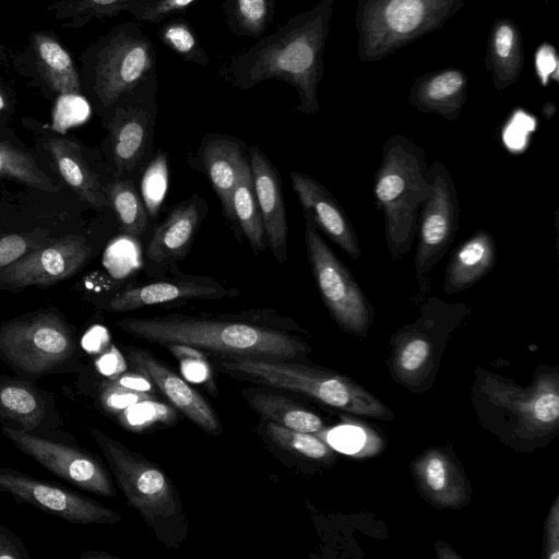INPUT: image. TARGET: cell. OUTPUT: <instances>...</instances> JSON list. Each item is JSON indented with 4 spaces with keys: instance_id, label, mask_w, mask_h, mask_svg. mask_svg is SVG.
I'll return each mask as SVG.
<instances>
[{
    "instance_id": "obj_17",
    "label": "cell",
    "mask_w": 559,
    "mask_h": 559,
    "mask_svg": "<svg viewBox=\"0 0 559 559\" xmlns=\"http://www.w3.org/2000/svg\"><path fill=\"white\" fill-rule=\"evenodd\" d=\"M205 209L206 204L198 194L170 209L155 227L145 248L144 269L147 274L163 273L188 255Z\"/></svg>"
},
{
    "instance_id": "obj_9",
    "label": "cell",
    "mask_w": 559,
    "mask_h": 559,
    "mask_svg": "<svg viewBox=\"0 0 559 559\" xmlns=\"http://www.w3.org/2000/svg\"><path fill=\"white\" fill-rule=\"evenodd\" d=\"M433 191L424 203L416 235V277L423 281L444 257L459 228L460 203L454 180L439 160L429 165Z\"/></svg>"
},
{
    "instance_id": "obj_37",
    "label": "cell",
    "mask_w": 559,
    "mask_h": 559,
    "mask_svg": "<svg viewBox=\"0 0 559 559\" xmlns=\"http://www.w3.org/2000/svg\"><path fill=\"white\" fill-rule=\"evenodd\" d=\"M90 112L88 103L83 94H61L57 97L53 110V123L60 129L80 123Z\"/></svg>"
},
{
    "instance_id": "obj_41",
    "label": "cell",
    "mask_w": 559,
    "mask_h": 559,
    "mask_svg": "<svg viewBox=\"0 0 559 559\" xmlns=\"http://www.w3.org/2000/svg\"><path fill=\"white\" fill-rule=\"evenodd\" d=\"M545 550L548 559L559 558V500L556 499L545 527Z\"/></svg>"
},
{
    "instance_id": "obj_29",
    "label": "cell",
    "mask_w": 559,
    "mask_h": 559,
    "mask_svg": "<svg viewBox=\"0 0 559 559\" xmlns=\"http://www.w3.org/2000/svg\"><path fill=\"white\" fill-rule=\"evenodd\" d=\"M275 14L274 0H224L223 15L237 36L261 38Z\"/></svg>"
},
{
    "instance_id": "obj_38",
    "label": "cell",
    "mask_w": 559,
    "mask_h": 559,
    "mask_svg": "<svg viewBox=\"0 0 559 559\" xmlns=\"http://www.w3.org/2000/svg\"><path fill=\"white\" fill-rule=\"evenodd\" d=\"M198 0H152V2L139 10L132 16L142 22L158 24L174 15L187 11Z\"/></svg>"
},
{
    "instance_id": "obj_40",
    "label": "cell",
    "mask_w": 559,
    "mask_h": 559,
    "mask_svg": "<svg viewBox=\"0 0 559 559\" xmlns=\"http://www.w3.org/2000/svg\"><path fill=\"white\" fill-rule=\"evenodd\" d=\"M32 242L21 235H8L0 239V269L4 267L31 249Z\"/></svg>"
},
{
    "instance_id": "obj_18",
    "label": "cell",
    "mask_w": 559,
    "mask_h": 559,
    "mask_svg": "<svg viewBox=\"0 0 559 559\" xmlns=\"http://www.w3.org/2000/svg\"><path fill=\"white\" fill-rule=\"evenodd\" d=\"M289 176L305 216L352 259L357 260L361 254L358 238L333 194L307 174L292 171Z\"/></svg>"
},
{
    "instance_id": "obj_25",
    "label": "cell",
    "mask_w": 559,
    "mask_h": 559,
    "mask_svg": "<svg viewBox=\"0 0 559 559\" xmlns=\"http://www.w3.org/2000/svg\"><path fill=\"white\" fill-rule=\"evenodd\" d=\"M45 147L64 181L87 203L102 207L108 203L97 177L84 160L80 146L68 139H49Z\"/></svg>"
},
{
    "instance_id": "obj_45",
    "label": "cell",
    "mask_w": 559,
    "mask_h": 559,
    "mask_svg": "<svg viewBox=\"0 0 559 559\" xmlns=\"http://www.w3.org/2000/svg\"><path fill=\"white\" fill-rule=\"evenodd\" d=\"M536 66L543 83L545 84L549 74L555 71L557 66L554 52L549 47L539 49L536 56Z\"/></svg>"
},
{
    "instance_id": "obj_21",
    "label": "cell",
    "mask_w": 559,
    "mask_h": 559,
    "mask_svg": "<svg viewBox=\"0 0 559 559\" xmlns=\"http://www.w3.org/2000/svg\"><path fill=\"white\" fill-rule=\"evenodd\" d=\"M425 497L439 508H461L469 500L467 479L454 457L442 449H430L413 466Z\"/></svg>"
},
{
    "instance_id": "obj_26",
    "label": "cell",
    "mask_w": 559,
    "mask_h": 559,
    "mask_svg": "<svg viewBox=\"0 0 559 559\" xmlns=\"http://www.w3.org/2000/svg\"><path fill=\"white\" fill-rule=\"evenodd\" d=\"M152 0H56L47 7L55 20H63L62 28H81L92 20H105L128 12L131 15Z\"/></svg>"
},
{
    "instance_id": "obj_33",
    "label": "cell",
    "mask_w": 559,
    "mask_h": 559,
    "mask_svg": "<svg viewBox=\"0 0 559 559\" xmlns=\"http://www.w3.org/2000/svg\"><path fill=\"white\" fill-rule=\"evenodd\" d=\"M265 430L274 443L307 459L324 460L332 454L330 447L310 432L293 430L271 420Z\"/></svg>"
},
{
    "instance_id": "obj_24",
    "label": "cell",
    "mask_w": 559,
    "mask_h": 559,
    "mask_svg": "<svg viewBox=\"0 0 559 559\" xmlns=\"http://www.w3.org/2000/svg\"><path fill=\"white\" fill-rule=\"evenodd\" d=\"M48 412V402L37 388L17 378L0 376V419L32 432L43 426Z\"/></svg>"
},
{
    "instance_id": "obj_35",
    "label": "cell",
    "mask_w": 559,
    "mask_h": 559,
    "mask_svg": "<svg viewBox=\"0 0 559 559\" xmlns=\"http://www.w3.org/2000/svg\"><path fill=\"white\" fill-rule=\"evenodd\" d=\"M154 395L148 391L136 390L121 385L112 380H106L99 386V401L104 408L119 413L141 402L152 401Z\"/></svg>"
},
{
    "instance_id": "obj_19",
    "label": "cell",
    "mask_w": 559,
    "mask_h": 559,
    "mask_svg": "<svg viewBox=\"0 0 559 559\" xmlns=\"http://www.w3.org/2000/svg\"><path fill=\"white\" fill-rule=\"evenodd\" d=\"M128 357L131 364L195 425L211 433L221 431V424L213 408L181 377L168 369L150 353L140 348L130 349Z\"/></svg>"
},
{
    "instance_id": "obj_7",
    "label": "cell",
    "mask_w": 559,
    "mask_h": 559,
    "mask_svg": "<svg viewBox=\"0 0 559 559\" xmlns=\"http://www.w3.org/2000/svg\"><path fill=\"white\" fill-rule=\"evenodd\" d=\"M306 219L308 261L319 294L331 316L345 332L362 335L373 318V308L359 284L321 237L313 222Z\"/></svg>"
},
{
    "instance_id": "obj_20",
    "label": "cell",
    "mask_w": 559,
    "mask_h": 559,
    "mask_svg": "<svg viewBox=\"0 0 559 559\" xmlns=\"http://www.w3.org/2000/svg\"><path fill=\"white\" fill-rule=\"evenodd\" d=\"M249 165L267 246L280 263L287 257V217L278 174L258 148H250Z\"/></svg>"
},
{
    "instance_id": "obj_36",
    "label": "cell",
    "mask_w": 559,
    "mask_h": 559,
    "mask_svg": "<svg viewBox=\"0 0 559 559\" xmlns=\"http://www.w3.org/2000/svg\"><path fill=\"white\" fill-rule=\"evenodd\" d=\"M420 0H391L385 10V19L391 28L399 33L414 29L421 21Z\"/></svg>"
},
{
    "instance_id": "obj_22",
    "label": "cell",
    "mask_w": 559,
    "mask_h": 559,
    "mask_svg": "<svg viewBox=\"0 0 559 559\" xmlns=\"http://www.w3.org/2000/svg\"><path fill=\"white\" fill-rule=\"evenodd\" d=\"M496 260L493 236L477 230L452 252L444 273V292L451 295L472 287L491 272Z\"/></svg>"
},
{
    "instance_id": "obj_44",
    "label": "cell",
    "mask_w": 559,
    "mask_h": 559,
    "mask_svg": "<svg viewBox=\"0 0 559 559\" xmlns=\"http://www.w3.org/2000/svg\"><path fill=\"white\" fill-rule=\"evenodd\" d=\"M96 366L103 374L110 378L119 376L126 369L124 360L115 346H111L110 350L99 357Z\"/></svg>"
},
{
    "instance_id": "obj_16",
    "label": "cell",
    "mask_w": 559,
    "mask_h": 559,
    "mask_svg": "<svg viewBox=\"0 0 559 559\" xmlns=\"http://www.w3.org/2000/svg\"><path fill=\"white\" fill-rule=\"evenodd\" d=\"M236 294L237 290L225 287L213 277L179 271L169 277L126 288L110 299L107 308L115 312H126L156 305L222 299Z\"/></svg>"
},
{
    "instance_id": "obj_43",
    "label": "cell",
    "mask_w": 559,
    "mask_h": 559,
    "mask_svg": "<svg viewBox=\"0 0 559 559\" xmlns=\"http://www.w3.org/2000/svg\"><path fill=\"white\" fill-rule=\"evenodd\" d=\"M29 558L22 540L12 532L0 525V559Z\"/></svg>"
},
{
    "instance_id": "obj_13",
    "label": "cell",
    "mask_w": 559,
    "mask_h": 559,
    "mask_svg": "<svg viewBox=\"0 0 559 559\" xmlns=\"http://www.w3.org/2000/svg\"><path fill=\"white\" fill-rule=\"evenodd\" d=\"M10 58L14 71L29 79L28 86L57 97L82 94L79 68L55 32L31 33L27 44Z\"/></svg>"
},
{
    "instance_id": "obj_34",
    "label": "cell",
    "mask_w": 559,
    "mask_h": 559,
    "mask_svg": "<svg viewBox=\"0 0 559 559\" xmlns=\"http://www.w3.org/2000/svg\"><path fill=\"white\" fill-rule=\"evenodd\" d=\"M168 159L158 153L148 164L141 181V194L147 214L156 217L168 189Z\"/></svg>"
},
{
    "instance_id": "obj_30",
    "label": "cell",
    "mask_w": 559,
    "mask_h": 559,
    "mask_svg": "<svg viewBox=\"0 0 559 559\" xmlns=\"http://www.w3.org/2000/svg\"><path fill=\"white\" fill-rule=\"evenodd\" d=\"M107 199L114 209L122 231L140 238L147 226V211L131 181L117 180L109 185Z\"/></svg>"
},
{
    "instance_id": "obj_6",
    "label": "cell",
    "mask_w": 559,
    "mask_h": 559,
    "mask_svg": "<svg viewBox=\"0 0 559 559\" xmlns=\"http://www.w3.org/2000/svg\"><path fill=\"white\" fill-rule=\"evenodd\" d=\"M73 334L66 321L43 312L0 326V356L12 368L31 376L61 369L75 353Z\"/></svg>"
},
{
    "instance_id": "obj_14",
    "label": "cell",
    "mask_w": 559,
    "mask_h": 559,
    "mask_svg": "<svg viewBox=\"0 0 559 559\" xmlns=\"http://www.w3.org/2000/svg\"><path fill=\"white\" fill-rule=\"evenodd\" d=\"M157 80L123 96L110 110L108 123L114 162L119 175L141 162L156 114Z\"/></svg>"
},
{
    "instance_id": "obj_1",
    "label": "cell",
    "mask_w": 559,
    "mask_h": 559,
    "mask_svg": "<svg viewBox=\"0 0 559 559\" xmlns=\"http://www.w3.org/2000/svg\"><path fill=\"white\" fill-rule=\"evenodd\" d=\"M123 332L150 343L188 347L223 357L294 359L311 352L289 319L270 310L218 316L171 313L117 321Z\"/></svg>"
},
{
    "instance_id": "obj_39",
    "label": "cell",
    "mask_w": 559,
    "mask_h": 559,
    "mask_svg": "<svg viewBox=\"0 0 559 559\" xmlns=\"http://www.w3.org/2000/svg\"><path fill=\"white\" fill-rule=\"evenodd\" d=\"M463 78L459 72L449 71L431 80L426 90V98L439 106L445 99L453 97L462 87Z\"/></svg>"
},
{
    "instance_id": "obj_3",
    "label": "cell",
    "mask_w": 559,
    "mask_h": 559,
    "mask_svg": "<svg viewBox=\"0 0 559 559\" xmlns=\"http://www.w3.org/2000/svg\"><path fill=\"white\" fill-rule=\"evenodd\" d=\"M432 191L425 150L404 135L389 138L374 174L373 194L383 213L386 248L393 260L411 250L419 210Z\"/></svg>"
},
{
    "instance_id": "obj_49",
    "label": "cell",
    "mask_w": 559,
    "mask_h": 559,
    "mask_svg": "<svg viewBox=\"0 0 559 559\" xmlns=\"http://www.w3.org/2000/svg\"><path fill=\"white\" fill-rule=\"evenodd\" d=\"M436 546H437V551H438L439 558H442V559H449V558L460 559L461 558L451 547H449L448 545H445L441 542H438Z\"/></svg>"
},
{
    "instance_id": "obj_51",
    "label": "cell",
    "mask_w": 559,
    "mask_h": 559,
    "mask_svg": "<svg viewBox=\"0 0 559 559\" xmlns=\"http://www.w3.org/2000/svg\"><path fill=\"white\" fill-rule=\"evenodd\" d=\"M9 62L4 45L0 41V69Z\"/></svg>"
},
{
    "instance_id": "obj_46",
    "label": "cell",
    "mask_w": 559,
    "mask_h": 559,
    "mask_svg": "<svg viewBox=\"0 0 559 559\" xmlns=\"http://www.w3.org/2000/svg\"><path fill=\"white\" fill-rule=\"evenodd\" d=\"M116 383H119L121 385L142 390V391H150V382L148 379L141 372V374H134V373H126V374H119L115 378H110Z\"/></svg>"
},
{
    "instance_id": "obj_48",
    "label": "cell",
    "mask_w": 559,
    "mask_h": 559,
    "mask_svg": "<svg viewBox=\"0 0 559 559\" xmlns=\"http://www.w3.org/2000/svg\"><path fill=\"white\" fill-rule=\"evenodd\" d=\"M10 86L7 85L4 80L1 76L0 69V112H5L10 108Z\"/></svg>"
},
{
    "instance_id": "obj_10",
    "label": "cell",
    "mask_w": 559,
    "mask_h": 559,
    "mask_svg": "<svg viewBox=\"0 0 559 559\" xmlns=\"http://www.w3.org/2000/svg\"><path fill=\"white\" fill-rule=\"evenodd\" d=\"M481 391L490 404L507 412L515 420V430L522 437H545L558 427L557 373L540 374L528 388H520L509 381L488 376Z\"/></svg>"
},
{
    "instance_id": "obj_15",
    "label": "cell",
    "mask_w": 559,
    "mask_h": 559,
    "mask_svg": "<svg viewBox=\"0 0 559 559\" xmlns=\"http://www.w3.org/2000/svg\"><path fill=\"white\" fill-rule=\"evenodd\" d=\"M91 253L92 249L84 239L66 237L1 267L0 282L19 287L48 286L75 274Z\"/></svg>"
},
{
    "instance_id": "obj_4",
    "label": "cell",
    "mask_w": 559,
    "mask_h": 559,
    "mask_svg": "<svg viewBox=\"0 0 559 559\" xmlns=\"http://www.w3.org/2000/svg\"><path fill=\"white\" fill-rule=\"evenodd\" d=\"M79 60L82 94L105 111L127 94L157 80L155 47L133 22L118 24L98 37Z\"/></svg>"
},
{
    "instance_id": "obj_47",
    "label": "cell",
    "mask_w": 559,
    "mask_h": 559,
    "mask_svg": "<svg viewBox=\"0 0 559 559\" xmlns=\"http://www.w3.org/2000/svg\"><path fill=\"white\" fill-rule=\"evenodd\" d=\"M513 41V31L508 26H501L496 34V50L500 57H507L510 53Z\"/></svg>"
},
{
    "instance_id": "obj_2",
    "label": "cell",
    "mask_w": 559,
    "mask_h": 559,
    "mask_svg": "<svg viewBox=\"0 0 559 559\" xmlns=\"http://www.w3.org/2000/svg\"><path fill=\"white\" fill-rule=\"evenodd\" d=\"M316 16L300 14L275 32L263 35L251 48L239 52L219 70V76L240 90L277 80L294 86L300 97L297 110L311 114L318 105L314 71L318 61Z\"/></svg>"
},
{
    "instance_id": "obj_11",
    "label": "cell",
    "mask_w": 559,
    "mask_h": 559,
    "mask_svg": "<svg viewBox=\"0 0 559 559\" xmlns=\"http://www.w3.org/2000/svg\"><path fill=\"white\" fill-rule=\"evenodd\" d=\"M2 432L19 450L58 477L97 495H116L105 467L91 453L21 428L3 427Z\"/></svg>"
},
{
    "instance_id": "obj_8",
    "label": "cell",
    "mask_w": 559,
    "mask_h": 559,
    "mask_svg": "<svg viewBox=\"0 0 559 559\" xmlns=\"http://www.w3.org/2000/svg\"><path fill=\"white\" fill-rule=\"evenodd\" d=\"M92 436L129 504L147 521L177 514L174 487L160 468L99 429H93Z\"/></svg>"
},
{
    "instance_id": "obj_42",
    "label": "cell",
    "mask_w": 559,
    "mask_h": 559,
    "mask_svg": "<svg viewBox=\"0 0 559 559\" xmlns=\"http://www.w3.org/2000/svg\"><path fill=\"white\" fill-rule=\"evenodd\" d=\"M367 444V431L360 427L347 426L340 431L338 445L347 453L358 454L367 453L365 445Z\"/></svg>"
},
{
    "instance_id": "obj_50",
    "label": "cell",
    "mask_w": 559,
    "mask_h": 559,
    "mask_svg": "<svg viewBox=\"0 0 559 559\" xmlns=\"http://www.w3.org/2000/svg\"><path fill=\"white\" fill-rule=\"evenodd\" d=\"M104 559V558H112L110 555L104 551H95V550H88L84 551L81 555V559Z\"/></svg>"
},
{
    "instance_id": "obj_5",
    "label": "cell",
    "mask_w": 559,
    "mask_h": 559,
    "mask_svg": "<svg viewBox=\"0 0 559 559\" xmlns=\"http://www.w3.org/2000/svg\"><path fill=\"white\" fill-rule=\"evenodd\" d=\"M217 368L228 376L302 393L355 415L385 418L390 409L352 380L290 359L223 357Z\"/></svg>"
},
{
    "instance_id": "obj_32",
    "label": "cell",
    "mask_w": 559,
    "mask_h": 559,
    "mask_svg": "<svg viewBox=\"0 0 559 559\" xmlns=\"http://www.w3.org/2000/svg\"><path fill=\"white\" fill-rule=\"evenodd\" d=\"M159 40L186 61L205 67L210 62L191 24L182 17L168 19L157 32Z\"/></svg>"
},
{
    "instance_id": "obj_31",
    "label": "cell",
    "mask_w": 559,
    "mask_h": 559,
    "mask_svg": "<svg viewBox=\"0 0 559 559\" xmlns=\"http://www.w3.org/2000/svg\"><path fill=\"white\" fill-rule=\"evenodd\" d=\"M0 178L13 179L44 191L58 190L29 155L3 142H0Z\"/></svg>"
},
{
    "instance_id": "obj_28",
    "label": "cell",
    "mask_w": 559,
    "mask_h": 559,
    "mask_svg": "<svg viewBox=\"0 0 559 559\" xmlns=\"http://www.w3.org/2000/svg\"><path fill=\"white\" fill-rule=\"evenodd\" d=\"M242 395L258 414L283 427L310 433L324 427L318 415L285 396L250 390L242 391Z\"/></svg>"
},
{
    "instance_id": "obj_27",
    "label": "cell",
    "mask_w": 559,
    "mask_h": 559,
    "mask_svg": "<svg viewBox=\"0 0 559 559\" xmlns=\"http://www.w3.org/2000/svg\"><path fill=\"white\" fill-rule=\"evenodd\" d=\"M231 204L235 223H238L253 251H263L267 242L249 160L246 158L234 187Z\"/></svg>"
},
{
    "instance_id": "obj_12",
    "label": "cell",
    "mask_w": 559,
    "mask_h": 559,
    "mask_svg": "<svg viewBox=\"0 0 559 559\" xmlns=\"http://www.w3.org/2000/svg\"><path fill=\"white\" fill-rule=\"evenodd\" d=\"M0 491L75 524H112L117 512L62 486L0 467Z\"/></svg>"
},
{
    "instance_id": "obj_23",
    "label": "cell",
    "mask_w": 559,
    "mask_h": 559,
    "mask_svg": "<svg viewBox=\"0 0 559 559\" xmlns=\"http://www.w3.org/2000/svg\"><path fill=\"white\" fill-rule=\"evenodd\" d=\"M199 156L221 201L224 216L235 223L231 197L245 160L240 144L233 138L214 134L205 143H202Z\"/></svg>"
}]
</instances>
